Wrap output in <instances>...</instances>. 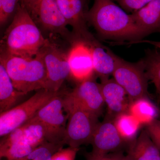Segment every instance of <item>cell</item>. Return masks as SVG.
I'll use <instances>...</instances> for the list:
<instances>
[{
  "label": "cell",
  "mask_w": 160,
  "mask_h": 160,
  "mask_svg": "<svg viewBox=\"0 0 160 160\" xmlns=\"http://www.w3.org/2000/svg\"><path fill=\"white\" fill-rule=\"evenodd\" d=\"M86 19L105 38L131 40L132 43L148 35L137 25L132 14H127L112 0H94Z\"/></svg>",
  "instance_id": "1"
},
{
  "label": "cell",
  "mask_w": 160,
  "mask_h": 160,
  "mask_svg": "<svg viewBox=\"0 0 160 160\" xmlns=\"http://www.w3.org/2000/svg\"><path fill=\"white\" fill-rule=\"evenodd\" d=\"M46 41L39 28L19 3L1 40V51L21 57L32 58L38 53Z\"/></svg>",
  "instance_id": "2"
},
{
  "label": "cell",
  "mask_w": 160,
  "mask_h": 160,
  "mask_svg": "<svg viewBox=\"0 0 160 160\" xmlns=\"http://www.w3.org/2000/svg\"><path fill=\"white\" fill-rule=\"evenodd\" d=\"M0 64L5 67L15 88L25 94L46 89L47 71L42 54L27 58L1 51Z\"/></svg>",
  "instance_id": "3"
},
{
  "label": "cell",
  "mask_w": 160,
  "mask_h": 160,
  "mask_svg": "<svg viewBox=\"0 0 160 160\" xmlns=\"http://www.w3.org/2000/svg\"><path fill=\"white\" fill-rule=\"evenodd\" d=\"M20 4L37 26L48 32L49 36L59 35L71 45L77 41L68 29L56 0H20Z\"/></svg>",
  "instance_id": "4"
},
{
  "label": "cell",
  "mask_w": 160,
  "mask_h": 160,
  "mask_svg": "<svg viewBox=\"0 0 160 160\" xmlns=\"http://www.w3.org/2000/svg\"><path fill=\"white\" fill-rule=\"evenodd\" d=\"M59 92V91L55 92L45 89H40L23 103L1 113V137L5 136L31 119Z\"/></svg>",
  "instance_id": "5"
},
{
  "label": "cell",
  "mask_w": 160,
  "mask_h": 160,
  "mask_svg": "<svg viewBox=\"0 0 160 160\" xmlns=\"http://www.w3.org/2000/svg\"><path fill=\"white\" fill-rule=\"evenodd\" d=\"M68 115L64 142L69 147L79 148L83 144L90 143L98 123V117L70 105H64Z\"/></svg>",
  "instance_id": "6"
},
{
  "label": "cell",
  "mask_w": 160,
  "mask_h": 160,
  "mask_svg": "<svg viewBox=\"0 0 160 160\" xmlns=\"http://www.w3.org/2000/svg\"><path fill=\"white\" fill-rule=\"evenodd\" d=\"M52 39V36L46 38V42L39 52L47 71L46 89L57 92L66 79L70 76V70L68 62L69 51H65Z\"/></svg>",
  "instance_id": "7"
},
{
  "label": "cell",
  "mask_w": 160,
  "mask_h": 160,
  "mask_svg": "<svg viewBox=\"0 0 160 160\" xmlns=\"http://www.w3.org/2000/svg\"><path fill=\"white\" fill-rule=\"evenodd\" d=\"M112 75L113 79L125 89L130 102L148 98V79L142 62L132 63L118 57Z\"/></svg>",
  "instance_id": "8"
},
{
  "label": "cell",
  "mask_w": 160,
  "mask_h": 160,
  "mask_svg": "<svg viewBox=\"0 0 160 160\" xmlns=\"http://www.w3.org/2000/svg\"><path fill=\"white\" fill-rule=\"evenodd\" d=\"M63 98L64 105L77 106L98 117L105 103L100 84L92 78L78 83Z\"/></svg>",
  "instance_id": "9"
},
{
  "label": "cell",
  "mask_w": 160,
  "mask_h": 160,
  "mask_svg": "<svg viewBox=\"0 0 160 160\" xmlns=\"http://www.w3.org/2000/svg\"><path fill=\"white\" fill-rule=\"evenodd\" d=\"M64 110L63 96L59 92L34 116L47 128L49 142L65 145L64 139L68 115L64 114Z\"/></svg>",
  "instance_id": "10"
},
{
  "label": "cell",
  "mask_w": 160,
  "mask_h": 160,
  "mask_svg": "<svg viewBox=\"0 0 160 160\" xmlns=\"http://www.w3.org/2000/svg\"><path fill=\"white\" fill-rule=\"evenodd\" d=\"M56 1L67 25L72 28V33L77 40H82L88 45L97 41L87 27L88 0Z\"/></svg>",
  "instance_id": "11"
},
{
  "label": "cell",
  "mask_w": 160,
  "mask_h": 160,
  "mask_svg": "<svg viewBox=\"0 0 160 160\" xmlns=\"http://www.w3.org/2000/svg\"><path fill=\"white\" fill-rule=\"evenodd\" d=\"M126 142L121 137L113 122L108 119L99 122L90 142L92 149L90 160L117 151Z\"/></svg>",
  "instance_id": "12"
},
{
  "label": "cell",
  "mask_w": 160,
  "mask_h": 160,
  "mask_svg": "<svg viewBox=\"0 0 160 160\" xmlns=\"http://www.w3.org/2000/svg\"><path fill=\"white\" fill-rule=\"evenodd\" d=\"M71 45L68 52L70 76L78 83L90 79L94 70L90 46L82 40Z\"/></svg>",
  "instance_id": "13"
},
{
  "label": "cell",
  "mask_w": 160,
  "mask_h": 160,
  "mask_svg": "<svg viewBox=\"0 0 160 160\" xmlns=\"http://www.w3.org/2000/svg\"><path fill=\"white\" fill-rule=\"evenodd\" d=\"M100 85L109 115L115 118L128 111L131 102L125 89L114 79L102 81Z\"/></svg>",
  "instance_id": "14"
},
{
  "label": "cell",
  "mask_w": 160,
  "mask_h": 160,
  "mask_svg": "<svg viewBox=\"0 0 160 160\" xmlns=\"http://www.w3.org/2000/svg\"><path fill=\"white\" fill-rule=\"evenodd\" d=\"M89 46L92 50L94 72L102 81L107 79L113 73L118 57L98 41Z\"/></svg>",
  "instance_id": "15"
},
{
  "label": "cell",
  "mask_w": 160,
  "mask_h": 160,
  "mask_svg": "<svg viewBox=\"0 0 160 160\" xmlns=\"http://www.w3.org/2000/svg\"><path fill=\"white\" fill-rule=\"evenodd\" d=\"M131 14L137 25L149 35L160 28V0H152Z\"/></svg>",
  "instance_id": "16"
},
{
  "label": "cell",
  "mask_w": 160,
  "mask_h": 160,
  "mask_svg": "<svg viewBox=\"0 0 160 160\" xmlns=\"http://www.w3.org/2000/svg\"><path fill=\"white\" fill-rule=\"evenodd\" d=\"M127 156L130 160H160V150L145 129L131 144Z\"/></svg>",
  "instance_id": "17"
},
{
  "label": "cell",
  "mask_w": 160,
  "mask_h": 160,
  "mask_svg": "<svg viewBox=\"0 0 160 160\" xmlns=\"http://www.w3.org/2000/svg\"><path fill=\"white\" fill-rule=\"evenodd\" d=\"M26 95L15 89L5 67L0 64V113L16 106Z\"/></svg>",
  "instance_id": "18"
},
{
  "label": "cell",
  "mask_w": 160,
  "mask_h": 160,
  "mask_svg": "<svg viewBox=\"0 0 160 160\" xmlns=\"http://www.w3.org/2000/svg\"><path fill=\"white\" fill-rule=\"evenodd\" d=\"M23 129V141L33 149L46 142H48L47 128L39 120L35 118L22 126Z\"/></svg>",
  "instance_id": "19"
},
{
  "label": "cell",
  "mask_w": 160,
  "mask_h": 160,
  "mask_svg": "<svg viewBox=\"0 0 160 160\" xmlns=\"http://www.w3.org/2000/svg\"><path fill=\"white\" fill-rule=\"evenodd\" d=\"M128 112L142 125H148L156 118L157 110L148 98H143L132 101L129 105Z\"/></svg>",
  "instance_id": "20"
},
{
  "label": "cell",
  "mask_w": 160,
  "mask_h": 160,
  "mask_svg": "<svg viewBox=\"0 0 160 160\" xmlns=\"http://www.w3.org/2000/svg\"><path fill=\"white\" fill-rule=\"evenodd\" d=\"M119 133L124 141L134 139L142 124L128 112L118 115L113 121Z\"/></svg>",
  "instance_id": "21"
},
{
  "label": "cell",
  "mask_w": 160,
  "mask_h": 160,
  "mask_svg": "<svg viewBox=\"0 0 160 160\" xmlns=\"http://www.w3.org/2000/svg\"><path fill=\"white\" fill-rule=\"evenodd\" d=\"M141 62L146 76L155 86L160 101V51L149 52Z\"/></svg>",
  "instance_id": "22"
},
{
  "label": "cell",
  "mask_w": 160,
  "mask_h": 160,
  "mask_svg": "<svg viewBox=\"0 0 160 160\" xmlns=\"http://www.w3.org/2000/svg\"><path fill=\"white\" fill-rule=\"evenodd\" d=\"M33 149L28 143L21 141L0 146V156L8 160H21L27 157Z\"/></svg>",
  "instance_id": "23"
},
{
  "label": "cell",
  "mask_w": 160,
  "mask_h": 160,
  "mask_svg": "<svg viewBox=\"0 0 160 160\" xmlns=\"http://www.w3.org/2000/svg\"><path fill=\"white\" fill-rule=\"evenodd\" d=\"M20 0H0V25L3 26L14 16Z\"/></svg>",
  "instance_id": "24"
},
{
  "label": "cell",
  "mask_w": 160,
  "mask_h": 160,
  "mask_svg": "<svg viewBox=\"0 0 160 160\" xmlns=\"http://www.w3.org/2000/svg\"><path fill=\"white\" fill-rule=\"evenodd\" d=\"M118 3L126 12L133 13L142 9L152 0H112Z\"/></svg>",
  "instance_id": "25"
},
{
  "label": "cell",
  "mask_w": 160,
  "mask_h": 160,
  "mask_svg": "<svg viewBox=\"0 0 160 160\" xmlns=\"http://www.w3.org/2000/svg\"><path fill=\"white\" fill-rule=\"evenodd\" d=\"M146 130L160 150V120L155 119L151 122L146 125Z\"/></svg>",
  "instance_id": "26"
},
{
  "label": "cell",
  "mask_w": 160,
  "mask_h": 160,
  "mask_svg": "<svg viewBox=\"0 0 160 160\" xmlns=\"http://www.w3.org/2000/svg\"><path fill=\"white\" fill-rule=\"evenodd\" d=\"M79 148L69 147L62 149L52 156L51 160H75Z\"/></svg>",
  "instance_id": "27"
},
{
  "label": "cell",
  "mask_w": 160,
  "mask_h": 160,
  "mask_svg": "<svg viewBox=\"0 0 160 160\" xmlns=\"http://www.w3.org/2000/svg\"><path fill=\"white\" fill-rule=\"evenodd\" d=\"M93 160H130L128 156L125 155L121 152H115L113 153L104 156L103 157Z\"/></svg>",
  "instance_id": "28"
},
{
  "label": "cell",
  "mask_w": 160,
  "mask_h": 160,
  "mask_svg": "<svg viewBox=\"0 0 160 160\" xmlns=\"http://www.w3.org/2000/svg\"><path fill=\"white\" fill-rule=\"evenodd\" d=\"M138 43H148L154 46L155 47L160 49V42H157V41H149V40H141L139 41H136V42H132V44Z\"/></svg>",
  "instance_id": "29"
},
{
  "label": "cell",
  "mask_w": 160,
  "mask_h": 160,
  "mask_svg": "<svg viewBox=\"0 0 160 160\" xmlns=\"http://www.w3.org/2000/svg\"><path fill=\"white\" fill-rule=\"evenodd\" d=\"M21 160H28V159H23Z\"/></svg>",
  "instance_id": "30"
}]
</instances>
